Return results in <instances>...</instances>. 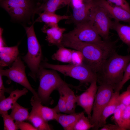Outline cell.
<instances>
[{
    "instance_id": "1",
    "label": "cell",
    "mask_w": 130,
    "mask_h": 130,
    "mask_svg": "<svg viewBox=\"0 0 130 130\" xmlns=\"http://www.w3.org/2000/svg\"><path fill=\"white\" fill-rule=\"evenodd\" d=\"M117 40H103L97 43L64 40L62 46L80 51L83 57V63L97 73L111 55L116 52Z\"/></svg>"
},
{
    "instance_id": "2",
    "label": "cell",
    "mask_w": 130,
    "mask_h": 130,
    "mask_svg": "<svg viewBox=\"0 0 130 130\" xmlns=\"http://www.w3.org/2000/svg\"><path fill=\"white\" fill-rule=\"evenodd\" d=\"M130 61V55L122 56L116 52L104 63L97 73V81L100 85L113 86L115 91L122 81L126 67Z\"/></svg>"
},
{
    "instance_id": "3",
    "label": "cell",
    "mask_w": 130,
    "mask_h": 130,
    "mask_svg": "<svg viewBox=\"0 0 130 130\" xmlns=\"http://www.w3.org/2000/svg\"><path fill=\"white\" fill-rule=\"evenodd\" d=\"M35 22L30 27H24L27 37L28 51L22 58L30 70L29 75L36 81L41 63L42 53L34 29Z\"/></svg>"
},
{
    "instance_id": "4",
    "label": "cell",
    "mask_w": 130,
    "mask_h": 130,
    "mask_svg": "<svg viewBox=\"0 0 130 130\" xmlns=\"http://www.w3.org/2000/svg\"><path fill=\"white\" fill-rule=\"evenodd\" d=\"M37 78L39 79V85L37 93L42 104H52L53 101L50 97L51 94L65 82L56 71L47 70L41 66Z\"/></svg>"
},
{
    "instance_id": "5",
    "label": "cell",
    "mask_w": 130,
    "mask_h": 130,
    "mask_svg": "<svg viewBox=\"0 0 130 130\" xmlns=\"http://www.w3.org/2000/svg\"><path fill=\"white\" fill-rule=\"evenodd\" d=\"M40 66L45 68L54 70L65 76L70 77L77 79L82 84H90L97 80V73L84 63L79 65L71 64L60 65L45 62L41 63Z\"/></svg>"
},
{
    "instance_id": "6",
    "label": "cell",
    "mask_w": 130,
    "mask_h": 130,
    "mask_svg": "<svg viewBox=\"0 0 130 130\" xmlns=\"http://www.w3.org/2000/svg\"><path fill=\"white\" fill-rule=\"evenodd\" d=\"M72 30L64 34L63 40L97 43L102 42L101 37L94 28L90 19L75 25Z\"/></svg>"
},
{
    "instance_id": "7",
    "label": "cell",
    "mask_w": 130,
    "mask_h": 130,
    "mask_svg": "<svg viewBox=\"0 0 130 130\" xmlns=\"http://www.w3.org/2000/svg\"><path fill=\"white\" fill-rule=\"evenodd\" d=\"M90 12V19L97 32L104 40H110L109 31L112 21L104 9L94 0Z\"/></svg>"
},
{
    "instance_id": "8",
    "label": "cell",
    "mask_w": 130,
    "mask_h": 130,
    "mask_svg": "<svg viewBox=\"0 0 130 130\" xmlns=\"http://www.w3.org/2000/svg\"><path fill=\"white\" fill-rule=\"evenodd\" d=\"M3 69L0 67V74L3 76H6L10 80L21 85L33 96L39 97L37 92L32 87L27 79L25 72V66L20 57H18L11 67L6 69Z\"/></svg>"
},
{
    "instance_id": "9",
    "label": "cell",
    "mask_w": 130,
    "mask_h": 130,
    "mask_svg": "<svg viewBox=\"0 0 130 130\" xmlns=\"http://www.w3.org/2000/svg\"><path fill=\"white\" fill-rule=\"evenodd\" d=\"M112 86L107 84L100 85L96 95L90 119L91 123L96 126L103 109L111 100L115 92Z\"/></svg>"
},
{
    "instance_id": "10",
    "label": "cell",
    "mask_w": 130,
    "mask_h": 130,
    "mask_svg": "<svg viewBox=\"0 0 130 130\" xmlns=\"http://www.w3.org/2000/svg\"><path fill=\"white\" fill-rule=\"evenodd\" d=\"M95 80L90 83L88 88L83 92L76 96V104L81 107L90 119L98 87Z\"/></svg>"
},
{
    "instance_id": "11",
    "label": "cell",
    "mask_w": 130,
    "mask_h": 130,
    "mask_svg": "<svg viewBox=\"0 0 130 130\" xmlns=\"http://www.w3.org/2000/svg\"><path fill=\"white\" fill-rule=\"evenodd\" d=\"M94 0L83 2L80 5L73 6L72 13L65 21L66 24L75 25L90 19L91 9L94 3Z\"/></svg>"
},
{
    "instance_id": "12",
    "label": "cell",
    "mask_w": 130,
    "mask_h": 130,
    "mask_svg": "<svg viewBox=\"0 0 130 130\" xmlns=\"http://www.w3.org/2000/svg\"><path fill=\"white\" fill-rule=\"evenodd\" d=\"M103 7L111 19L130 23V13L124 9L111 5L106 0H95Z\"/></svg>"
},
{
    "instance_id": "13",
    "label": "cell",
    "mask_w": 130,
    "mask_h": 130,
    "mask_svg": "<svg viewBox=\"0 0 130 130\" xmlns=\"http://www.w3.org/2000/svg\"><path fill=\"white\" fill-rule=\"evenodd\" d=\"M65 28L61 27L57 25L49 27L44 26L43 32L46 34V40L50 45H54L58 48L62 46Z\"/></svg>"
},
{
    "instance_id": "14",
    "label": "cell",
    "mask_w": 130,
    "mask_h": 130,
    "mask_svg": "<svg viewBox=\"0 0 130 130\" xmlns=\"http://www.w3.org/2000/svg\"><path fill=\"white\" fill-rule=\"evenodd\" d=\"M30 103L32 109L37 112L45 120H55L58 113L53 108L43 106L39 97L33 96L32 97Z\"/></svg>"
},
{
    "instance_id": "15",
    "label": "cell",
    "mask_w": 130,
    "mask_h": 130,
    "mask_svg": "<svg viewBox=\"0 0 130 130\" xmlns=\"http://www.w3.org/2000/svg\"><path fill=\"white\" fill-rule=\"evenodd\" d=\"M120 91H115L110 101L105 107L97 125L93 130H98L106 124L107 118L113 114L118 104V97Z\"/></svg>"
},
{
    "instance_id": "16",
    "label": "cell",
    "mask_w": 130,
    "mask_h": 130,
    "mask_svg": "<svg viewBox=\"0 0 130 130\" xmlns=\"http://www.w3.org/2000/svg\"><path fill=\"white\" fill-rule=\"evenodd\" d=\"M18 46L0 47V66L3 68L12 65L18 57Z\"/></svg>"
},
{
    "instance_id": "17",
    "label": "cell",
    "mask_w": 130,
    "mask_h": 130,
    "mask_svg": "<svg viewBox=\"0 0 130 130\" xmlns=\"http://www.w3.org/2000/svg\"><path fill=\"white\" fill-rule=\"evenodd\" d=\"M28 90L25 88L20 90L18 89L12 91L9 96L0 101V113L12 109L18 99L23 95H26Z\"/></svg>"
},
{
    "instance_id": "18",
    "label": "cell",
    "mask_w": 130,
    "mask_h": 130,
    "mask_svg": "<svg viewBox=\"0 0 130 130\" xmlns=\"http://www.w3.org/2000/svg\"><path fill=\"white\" fill-rule=\"evenodd\" d=\"M64 95L66 103L68 114L75 113L76 104V96L74 91L65 82L61 85L57 90Z\"/></svg>"
},
{
    "instance_id": "19",
    "label": "cell",
    "mask_w": 130,
    "mask_h": 130,
    "mask_svg": "<svg viewBox=\"0 0 130 130\" xmlns=\"http://www.w3.org/2000/svg\"><path fill=\"white\" fill-rule=\"evenodd\" d=\"M38 14L39 16L35 22H44L45 24L44 26L46 27L58 25V23L60 21L67 20L70 17V16L67 15H60L56 14L55 13L46 11Z\"/></svg>"
},
{
    "instance_id": "20",
    "label": "cell",
    "mask_w": 130,
    "mask_h": 130,
    "mask_svg": "<svg viewBox=\"0 0 130 130\" xmlns=\"http://www.w3.org/2000/svg\"><path fill=\"white\" fill-rule=\"evenodd\" d=\"M83 112L66 114L58 113L55 120L65 130H73L77 121Z\"/></svg>"
},
{
    "instance_id": "21",
    "label": "cell",
    "mask_w": 130,
    "mask_h": 130,
    "mask_svg": "<svg viewBox=\"0 0 130 130\" xmlns=\"http://www.w3.org/2000/svg\"><path fill=\"white\" fill-rule=\"evenodd\" d=\"M70 5L67 0H47L36 9L34 13H38L43 11L55 13L58 9Z\"/></svg>"
},
{
    "instance_id": "22",
    "label": "cell",
    "mask_w": 130,
    "mask_h": 130,
    "mask_svg": "<svg viewBox=\"0 0 130 130\" xmlns=\"http://www.w3.org/2000/svg\"><path fill=\"white\" fill-rule=\"evenodd\" d=\"M111 29L115 30L120 39L126 44L130 50V23L129 25L120 23L119 21H112Z\"/></svg>"
},
{
    "instance_id": "23",
    "label": "cell",
    "mask_w": 130,
    "mask_h": 130,
    "mask_svg": "<svg viewBox=\"0 0 130 130\" xmlns=\"http://www.w3.org/2000/svg\"><path fill=\"white\" fill-rule=\"evenodd\" d=\"M1 6L6 10L16 7H22L34 10L33 8L31 0H2L0 1Z\"/></svg>"
},
{
    "instance_id": "24",
    "label": "cell",
    "mask_w": 130,
    "mask_h": 130,
    "mask_svg": "<svg viewBox=\"0 0 130 130\" xmlns=\"http://www.w3.org/2000/svg\"><path fill=\"white\" fill-rule=\"evenodd\" d=\"M38 130H52L48 122L44 120L37 112L32 109L27 119Z\"/></svg>"
},
{
    "instance_id": "25",
    "label": "cell",
    "mask_w": 130,
    "mask_h": 130,
    "mask_svg": "<svg viewBox=\"0 0 130 130\" xmlns=\"http://www.w3.org/2000/svg\"><path fill=\"white\" fill-rule=\"evenodd\" d=\"M28 110L16 102L12 109L10 115L14 120L24 121L27 120L29 117V114Z\"/></svg>"
},
{
    "instance_id": "26",
    "label": "cell",
    "mask_w": 130,
    "mask_h": 130,
    "mask_svg": "<svg viewBox=\"0 0 130 130\" xmlns=\"http://www.w3.org/2000/svg\"><path fill=\"white\" fill-rule=\"evenodd\" d=\"M13 19L18 20H24L33 13L34 10L22 7L11 8L6 10Z\"/></svg>"
},
{
    "instance_id": "27",
    "label": "cell",
    "mask_w": 130,
    "mask_h": 130,
    "mask_svg": "<svg viewBox=\"0 0 130 130\" xmlns=\"http://www.w3.org/2000/svg\"><path fill=\"white\" fill-rule=\"evenodd\" d=\"M62 46L59 47L56 52L52 56L53 60L71 63L72 50Z\"/></svg>"
},
{
    "instance_id": "28",
    "label": "cell",
    "mask_w": 130,
    "mask_h": 130,
    "mask_svg": "<svg viewBox=\"0 0 130 130\" xmlns=\"http://www.w3.org/2000/svg\"><path fill=\"white\" fill-rule=\"evenodd\" d=\"M94 127L90 119L88 117L85 116L83 112L75 124L73 130H88L91 128L92 129Z\"/></svg>"
},
{
    "instance_id": "29",
    "label": "cell",
    "mask_w": 130,
    "mask_h": 130,
    "mask_svg": "<svg viewBox=\"0 0 130 130\" xmlns=\"http://www.w3.org/2000/svg\"><path fill=\"white\" fill-rule=\"evenodd\" d=\"M0 114L3 119L4 130H17L19 129L14 120L10 115L8 114V111L2 112Z\"/></svg>"
},
{
    "instance_id": "30",
    "label": "cell",
    "mask_w": 130,
    "mask_h": 130,
    "mask_svg": "<svg viewBox=\"0 0 130 130\" xmlns=\"http://www.w3.org/2000/svg\"><path fill=\"white\" fill-rule=\"evenodd\" d=\"M121 127L123 130H129L130 127V105L126 106L123 110Z\"/></svg>"
},
{
    "instance_id": "31",
    "label": "cell",
    "mask_w": 130,
    "mask_h": 130,
    "mask_svg": "<svg viewBox=\"0 0 130 130\" xmlns=\"http://www.w3.org/2000/svg\"><path fill=\"white\" fill-rule=\"evenodd\" d=\"M58 92L59 97L58 104L53 108L57 113H63L68 114L67 107L65 97L61 92Z\"/></svg>"
},
{
    "instance_id": "32",
    "label": "cell",
    "mask_w": 130,
    "mask_h": 130,
    "mask_svg": "<svg viewBox=\"0 0 130 130\" xmlns=\"http://www.w3.org/2000/svg\"><path fill=\"white\" fill-rule=\"evenodd\" d=\"M125 106L122 104L118 103L113 114V116L111 118V119L113 121L115 124L119 126L121 128L122 116Z\"/></svg>"
},
{
    "instance_id": "33",
    "label": "cell",
    "mask_w": 130,
    "mask_h": 130,
    "mask_svg": "<svg viewBox=\"0 0 130 130\" xmlns=\"http://www.w3.org/2000/svg\"><path fill=\"white\" fill-rule=\"evenodd\" d=\"M118 101L119 103L125 106L130 105V85L127 87L125 91L119 94Z\"/></svg>"
},
{
    "instance_id": "34",
    "label": "cell",
    "mask_w": 130,
    "mask_h": 130,
    "mask_svg": "<svg viewBox=\"0 0 130 130\" xmlns=\"http://www.w3.org/2000/svg\"><path fill=\"white\" fill-rule=\"evenodd\" d=\"M83 57L82 53L80 51L72 50L71 61V64L76 65H79L83 64Z\"/></svg>"
},
{
    "instance_id": "35",
    "label": "cell",
    "mask_w": 130,
    "mask_h": 130,
    "mask_svg": "<svg viewBox=\"0 0 130 130\" xmlns=\"http://www.w3.org/2000/svg\"><path fill=\"white\" fill-rule=\"evenodd\" d=\"M130 79V61L125 69L122 79L115 91H120L125 84Z\"/></svg>"
},
{
    "instance_id": "36",
    "label": "cell",
    "mask_w": 130,
    "mask_h": 130,
    "mask_svg": "<svg viewBox=\"0 0 130 130\" xmlns=\"http://www.w3.org/2000/svg\"><path fill=\"white\" fill-rule=\"evenodd\" d=\"M110 4L121 7L130 13V7L126 0H107Z\"/></svg>"
},
{
    "instance_id": "37",
    "label": "cell",
    "mask_w": 130,
    "mask_h": 130,
    "mask_svg": "<svg viewBox=\"0 0 130 130\" xmlns=\"http://www.w3.org/2000/svg\"><path fill=\"white\" fill-rule=\"evenodd\" d=\"M15 123L19 129L21 130H38L33 125L24 121H15Z\"/></svg>"
},
{
    "instance_id": "38",
    "label": "cell",
    "mask_w": 130,
    "mask_h": 130,
    "mask_svg": "<svg viewBox=\"0 0 130 130\" xmlns=\"http://www.w3.org/2000/svg\"><path fill=\"white\" fill-rule=\"evenodd\" d=\"M3 76L0 74V101H1L6 98L5 93V92H8L9 94L12 91L9 89L5 87L3 84L2 79Z\"/></svg>"
},
{
    "instance_id": "39",
    "label": "cell",
    "mask_w": 130,
    "mask_h": 130,
    "mask_svg": "<svg viewBox=\"0 0 130 130\" xmlns=\"http://www.w3.org/2000/svg\"><path fill=\"white\" fill-rule=\"evenodd\" d=\"M100 130H123L119 126L115 124H106L101 128Z\"/></svg>"
},
{
    "instance_id": "40",
    "label": "cell",
    "mask_w": 130,
    "mask_h": 130,
    "mask_svg": "<svg viewBox=\"0 0 130 130\" xmlns=\"http://www.w3.org/2000/svg\"><path fill=\"white\" fill-rule=\"evenodd\" d=\"M2 30L1 28H0V47H3V46H6L5 44L3 41V39L2 37Z\"/></svg>"
},
{
    "instance_id": "41",
    "label": "cell",
    "mask_w": 130,
    "mask_h": 130,
    "mask_svg": "<svg viewBox=\"0 0 130 130\" xmlns=\"http://www.w3.org/2000/svg\"><path fill=\"white\" fill-rule=\"evenodd\" d=\"M83 2H86L91 1L92 0H83Z\"/></svg>"
},
{
    "instance_id": "42",
    "label": "cell",
    "mask_w": 130,
    "mask_h": 130,
    "mask_svg": "<svg viewBox=\"0 0 130 130\" xmlns=\"http://www.w3.org/2000/svg\"><path fill=\"white\" fill-rule=\"evenodd\" d=\"M69 4H70V3H71V0H67Z\"/></svg>"
},
{
    "instance_id": "43",
    "label": "cell",
    "mask_w": 130,
    "mask_h": 130,
    "mask_svg": "<svg viewBox=\"0 0 130 130\" xmlns=\"http://www.w3.org/2000/svg\"><path fill=\"white\" fill-rule=\"evenodd\" d=\"M129 130H130V128L129 129Z\"/></svg>"
},
{
    "instance_id": "44",
    "label": "cell",
    "mask_w": 130,
    "mask_h": 130,
    "mask_svg": "<svg viewBox=\"0 0 130 130\" xmlns=\"http://www.w3.org/2000/svg\"><path fill=\"white\" fill-rule=\"evenodd\" d=\"M2 0H0V1H1Z\"/></svg>"
},
{
    "instance_id": "45",
    "label": "cell",
    "mask_w": 130,
    "mask_h": 130,
    "mask_svg": "<svg viewBox=\"0 0 130 130\" xmlns=\"http://www.w3.org/2000/svg\"></svg>"
}]
</instances>
